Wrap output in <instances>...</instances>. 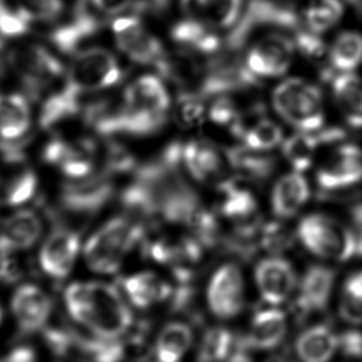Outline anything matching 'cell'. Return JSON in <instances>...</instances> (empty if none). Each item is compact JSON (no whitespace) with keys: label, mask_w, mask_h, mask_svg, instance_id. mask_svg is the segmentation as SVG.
Here are the masks:
<instances>
[{"label":"cell","mask_w":362,"mask_h":362,"mask_svg":"<svg viewBox=\"0 0 362 362\" xmlns=\"http://www.w3.org/2000/svg\"><path fill=\"white\" fill-rule=\"evenodd\" d=\"M64 302L70 317L95 337L120 340L133 327V313L112 284L72 283L65 289Z\"/></svg>","instance_id":"obj_1"},{"label":"cell","mask_w":362,"mask_h":362,"mask_svg":"<svg viewBox=\"0 0 362 362\" xmlns=\"http://www.w3.org/2000/svg\"><path fill=\"white\" fill-rule=\"evenodd\" d=\"M122 103L123 134L146 137L165 127L171 98L160 76L144 74L127 87Z\"/></svg>","instance_id":"obj_2"},{"label":"cell","mask_w":362,"mask_h":362,"mask_svg":"<svg viewBox=\"0 0 362 362\" xmlns=\"http://www.w3.org/2000/svg\"><path fill=\"white\" fill-rule=\"evenodd\" d=\"M146 227L144 221L131 215L110 219L85 245L87 266L97 274H116L127 255L141 245Z\"/></svg>","instance_id":"obj_3"},{"label":"cell","mask_w":362,"mask_h":362,"mask_svg":"<svg viewBox=\"0 0 362 362\" xmlns=\"http://www.w3.org/2000/svg\"><path fill=\"white\" fill-rule=\"evenodd\" d=\"M298 238L313 255L329 261L346 262L362 255V242L354 229L325 214L300 221Z\"/></svg>","instance_id":"obj_4"},{"label":"cell","mask_w":362,"mask_h":362,"mask_svg":"<svg viewBox=\"0 0 362 362\" xmlns=\"http://www.w3.org/2000/svg\"><path fill=\"white\" fill-rule=\"evenodd\" d=\"M279 116L300 132H317L325 124V107L318 87L301 78L283 81L272 93Z\"/></svg>","instance_id":"obj_5"},{"label":"cell","mask_w":362,"mask_h":362,"mask_svg":"<svg viewBox=\"0 0 362 362\" xmlns=\"http://www.w3.org/2000/svg\"><path fill=\"white\" fill-rule=\"evenodd\" d=\"M299 18L295 8L284 0H251L242 16L225 40L227 50L238 51L248 44L257 31L298 30Z\"/></svg>","instance_id":"obj_6"},{"label":"cell","mask_w":362,"mask_h":362,"mask_svg":"<svg viewBox=\"0 0 362 362\" xmlns=\"http://www.w3.org/2000/svg\"><path fill=\"white\" fill-rule=\"evenodd\" d=\"M44 341L55 356L67 362H122L125 357L121 340L81 335L62 327L45 329Z\"/></svg>","instance_id":"obj_7"},{"label":"cell","mask_w":362,"mask_h":362,"mask_svg":"<svg viewBox=\"0 0 362 362\" xmlns=\"http://www.w3.org/2000/svg\"><path fill=\"white\" fill-rule=\"evenodd\" d=\"M122 78V67L112 52L100 47H87L74 54L65 81L80 95H84L112 88Z\"/></svg>","instance_id":"obj_8"},{"label":"cell","mask_w":362,"mask_h":362,"mask_svg":"<svg viewBox=\"0 0 362 362\" xmlns=\"http://www.w3.org/2000/svg\"><path fill=\"white\" fill-rule=\"evenodd\" d=\"M8 59L32 97L64 76L61 62L40 45H19L10 51Z\"/></svg>","instance_id":"obj_9"},{"label":"cell","mask_w":362,"mask_h":362,"mask_svg":"<svg viewBox=\"0 0 362 362\" xmlns=\"http://www.w3.org/2000/svg\"><path fill=\"white\" fill-rule=\"evenodd\" d=\"M295 50L293 38L282 31H269L249 46L245 63L257 78H279L288 71Z\"/></svg>","instance_id":"obj_10"},{"label":"cell","mask_w":362,"mask_h":362,"mask_svg":"<svg viewBox=\"0 0 362 362\" xmlns=\"http://www.w3.org/2000/svg\"><path fill=\"white\" fill-rule=\"evenodd\" d=\"M112 32L119 50L139 65L156 66L167 51L148 25L134 15L117 17Z\"/></svg>","instance_id":"obj_11"},{"label":"cell","mask_w":362,"mask_h":362,"mask_svg":"<svg viewBox=\"0 0 362 362\" xmlns=\"http://www.w3.org/2000/svg\"><path fill=\"white\" fill-rule=\"evenodd\" d=\"M114 178L115 176L100 170L88 177L66 185L61 195L64 213L85 218L97 214L115 195Z\"/></svg>","instance_id":"obj_12"},{"label":"cell","mask_w":362,"mask_h":362,"mask_svg":"<svg viewBox=\"0 0 362 362\" xmlns=\"http://www.w3.org/2000/svg\"><path fill=\"white\" fill-rule=\"evenodd\" d=\"M206 303L211 314L221 320H231L242 313L244 279L235 264L221 266L211 276L206 288Z\"/></svg>","instance_id":"obj_13"},{"label":"cell","mask_w":362,"mask_h":362,"mask_svg":"<svg viewBox=\"0 0 362 362\" xmlns=\"http://www.w3.org/2000/svg\"><path fill=\"white\" fill-rule=\"evenodd\" d=\"M99 154V146L93 140L54 139L45 148L44 159L70 180H78L93 174Z\"/></svg>","instance_id":"obj_14"},{"label":"cell","mask_w":362,"mask_h":362,"mask_svg":"<svg viewBox=\"0 0 362 362\" xmlns=\"http://www.w3.org/2000/svg\"><path fill=\"white\" fill-rule=\"evenodd\" d=\"M255 278L259 296L272 306L286 302L298 285L295 268L280 257L262 259L255 267Z\"/></svg>","instance_id":"obj_15"},{"label":"cell","mask_w":362,"mask_h":362,"mask_svg":"<svg viewBox=\"0 0 362 362\" xmlns=\"http://www.w3.org/2000/svg\"><path fill=\"white\" fill-rule=\"evenodd\" d=\"M53 304L48 293L33 284H23L14 291L11 310L21 333L44 331L52 314Z\"/></svg>","instance_id":"obj_16"},{"label":"cell","mask_w":362,"mask_h":362,"mask_svg":"<svg viewBox=\"0 0 362 362\" xmlns=\"http://www.w3.org/2000/svg\"><path fill=\"white\" fill-rule=\"evenodd\" d=\"M362 180V148L354 144L339 146L317 172V183L325 191H338Z\"/></svg>","instance_id":"obj_17"},{"label":"cell","mask_w":362,"mask_h":362,"mask_svg":"<svg viewBox=\"0 0 362 362\" xmlns=\"http://www.w3.org/2000/svg\"><path fill=\"white\" fill-rule=\"evenodd\" d=\"M78 251V234L68 228H57L47 238L40 249V267L50 278L64 280L71 272Z\"/></svg>","instance_id":"obj_18"},{"label":"cell","mask_w":362,"mask_h":362,"mask_svg":"<svg viewBox=\"0 0 362 362\" xmlns=\"http://www.w3.org/2000/svg\"><path fill=\"white\" fill-rule=\"evenodd\" d=\"M336 272L323 265L310 266L302 276L295 310L300 318L325 312L335 286Z\"/></svg>","instance_id":"obj_19"},{"label":"cell","mask_w":362,"mask_h":362,"mask_svg":"<svg viewBox=\"0 0 362 362\" xmlns=\"http://www.w3.org/2000/svg\"><path fill=\"white\" fill-rule=\"evenodd\" d=\"M202 57L178 48L177 50L165 51L155 67L163 80L177 86L180 91L199 93L206 67V61Z\"/></svg>","instance_id":"obj_20"},{"label":"cell","mask_w":362,"mask_h":362,"mask_svg":"<svg viewBox=\"0 0 362 362\" xmlns=\"http://www.w3.org/2000/svg\"><path fill=\"white\" fill-rule=\"evenodd\" d=\"M101 28V21L95 13L89 11L87 0H80L74 17L65 25L57 27L50 34L52 44L65 54H76Z\"/></svg>","instance_id":"obj_21"},{"label":"cell","mask_w":362,"mask_h":362,"mask_svg":"<svg viewBox=\"0 0 362 362\" xmlns=\"http://www.w3.org/2000/svg\"><path fill=\"white\" fill-rule=\"evenodd\" d=\"M344 135V132L333 129L320 133L318 131L299 132L283 141V155L293 171L302 173L312 167L323 146L338 141Z\"/></svg>","instance_id":"obj_22"},{"label":"cell","mask_w":362,"mask_h":362,"mask_svg":"<svg viewBox=\"0 0 362 362\" xmlns=\"http://www.w3.org/2000/svg\"><path fill=\"white\" fill-rule=\"evenodd\" d=\"M216 31L197 17H187L174 25L171 37L178 48L208 57L221 52L225 45Z\"/></svg>","instance_id":"obj_23"},{"label":"cell","mask_w":362,"mask_h":362,"mask_svg":"<svg viewBox=\"0 0 362 362\" xmlns=\"http://www.w3.org/2000/svg\"><path fill=\"white\" fill-rule=\"evenodd\" d=\"M223 163L221 153L211 142L192 140L182 144L183 169L199 182L211 183L221 180Z\"/></svg>","instance_id":"obj_24"},{"label":"cell","mask_w":362,"mask_h":362,"mask_svg":"<svg viewBox=\"0 0 362 362\" xmlns=\"http://www.w3.org/2000/svg\"><path fill=\"white\" fill-rule=\"evenodd\" d=\"M242 178L221 180L218 182L221 200L219 214L233 225L248 223L259 218L257 216V198L249 187L242 185Z\"/></svg>","instance_id":"obj_25"},{"label":"cell","mask_w":362,"mask_h":362,"mask_svg":"<svg viewBox=\"0 0 362 362\" xmlns=\"http://www.w3.org/2000/svg\"><path fill=\"white\" fill-rule=\"evenodd\" d=\"M123 293L129 303L146 310L171 298L173 287L154 272H142L121 279Z\"/></svg>","instance_id":"obj_26"},{"label":"cell","mask_w":362,"mask_h":362,"mask_svg":"<svg viewBox=\"0 0 362 362\" xmlns=\"http://www.w3.org/2000/svg\"><path fill=\"white\" fill-rule=\"evenodd\" d=\"M339 334L329 323H318L301 332L295 342L300 362H329L338 352Z\"/></svg>","instance_id":"obj_27"},{"label":"cell","mask_w":362,"mask_h":362,"mask_svg":"<svg viewBox=\"0 0 362 362\" xmlns=\"http://www.w3.org/2000/svg\"><path fill=\"white\" fill-rule=\"evenodd\" d=\"M42 231V221L33 211L23 210L6 219L0 230V253L31 248Z\"/></svg>","instance_id":"obj_28"},{"label":"cell","mask_w":362,"mask_h":362,"mask_svg":"<svg viewBox=\"0 0 362 362\" xmlns=\"http://www.w3.org/2000/svg\"><path fill=\"white\" fill-rule=\"evenodd\" d=\"M287 329L284 312L276 308H265L253 315L247 337L255 351H272L284 341Z\"/></svg>","instance_id":"obj_29"},{"label":"cell","mask_w":362,"mask_h":362,"mask_svg":"<svg viewBox=\"0 0 362 362\" xmlns=\"http://www.w3.org/2000/svg\"><path fill=\"white\" fill-rule=\"evenodd\" d=\"M225 154L228 163L238 177L248 182H265L276 169L274 157L244 144L227 148Z\"/></svg>","instance_id":"obj_30"},{"label":"cell","mask_w":362,"mask_h":362,"mask_svg":"<svg viewBox=\"0 0 362 362\" xmlns=\"http://www.w3.org/2000/svg\"><path fill=\"white\" fill-rule=\"evenodd\" d=\"M310 185L299 172L287 174L276 181L272 195V208L279 218H291L310 199Z\"/></svg>","instance_id":"obj_31"},{"label":"cell","mask_w":362,"mask_h":362,"mask_svg":"<svg viewBox=\"0 0 362 362\" xmlns=\"http://www.w3.org/2000/svg\"><path fill=\"white\" fill-rule=\"evenodd\" d=\"M83 115L87 127L100 137L110 139L123 134L122 95L99 98L85 106Z\"/></svg>","instance_id":"obj_32"},{"label":"cell","mask_w":362,"mask_h":362,"mask_svg":"<svg viewBox=\"0 0 362 362\" xmlns=\"http://www.w3.org/2000/svg\"><path fill=\"white\" fill-rule=\"evenodd\" d=\"M192 327L182 321L168 323L157 336L154 362H180L193 344Z\"/></svg>","instance_id":"obj_33"},{"label":"cell","mask_w":362,"mask_h":362,"mask_svg":"<svg viewBox=\"0 0 362 362\" xmlns=\"http://www.w3.org/2000/svg\"><path fill=\"white\" fill-rule=\"evenodd\" d=\"M334 95L349 124L362 129V78L344 72L333 80Z\"/></svg>","instance_id":"obj_34"},{"label":"cell","mask_w":362,"mask_h":362,"mask_svg":"<svg viewBox=\"0 0 362 362\" xmlns=\"http://www.w3.org/2000/svg\"><path fill=\"white\" fill-rule=\"evenodd\" d=\"M81 95L64 82L63 87L45 102L40 122L44 129H52L80 112Z\"/></svg>","instance_id":"obj_35"},{"label":"cell","mask_w":362,"mask_h":362,"mask_svg":"<svg viewBox=\"0 0 362 362\" xmlns=\"http://www.w3.org/2000/svg\"><path fill=\"white\" fill-rule=\"evenodd\" d=\"M215 30H231L240 21L245 0H187Z\"/></svg>","instance_id":"obj_36"},{"label":"cell","mask_w":362,"mask_h":362,"mask_svg":"<svg viewBox=\"0 0 362 362\" xmlns=\"http://www.w3.org/2000/svg\"><path fill=\"white\" fill-rule=\"evenodd\" d=\"M30 108L21 95H0V136L16 139L27 133L30 127Z\"/></svg>","instance_id":"obj_37"},{"label":"cell","mask_w":362,"mask_h":362,"mask_svg":"<svg viewBox=\"0 0 362 362\" xmlns=\"http://www.w3.org/2000/svg\"><path fill=\"white\" fill-rule=\"evenodd\" d=\"M329 61L340 74L356 69L362 63L361 34L355 31L340 33L332 45Z\"/></svg>","instance_id":"obj_38"},{"label":"cell","mask_w":362,"mask_h":362,"mask_svg":"<svg viewBox=\"0 0 362 362\" xmlns=\"http://www.w3.org/2000/svg\"><path fill=\"white\" fill-rule=\"evenodd\" d=\"M344 12L341 0H315L305 11L308 29L317 34L325 33L336 25Z\"/></svg>","instance_id":"obj_39"},{"label":"cell","mask_w":362,"mask_h":362,"mask_svg":"<svg viewBox=\"0 0 362 362\" xmlns=\"http://www.w3.org/2000/svg\"><path fill=\"white\" fill-rule=\"evenodd\" d=\"M338 312L344 322L362 325V272L349 276L344 283Z\"/></svg>","instance_id":"obj_40"},{"label":"cell","mask_w":362,"mask_h":362,"mask_svg":"<svg viewBox=\"0 0 362 362\" xmlns=\"http://www.w3.org/2000/svg\"><path fill=\"white\" fill-rule=\"evenodd\" d=\"M234 332L225 327H212L204 333L198 351L197 362H225Z\"/></svg>","instance_id":"obj_41"},{"label":"cell","mask_w":362,"mask_h":362,"mask_svg":"<svg viewBox=\"0 0 362 362\" xmlns=\"http://www.w3.org/2000/svg\"><path fill=\"white\" fill-rule=\"evenodd\" d=\"M208 100L195 91H180L176 101V117L183 127L200 124L208 118Z\"/></svg>","instance_id":"obj_42"},{"label":"cell","mask_w":362,"mask_h":362,"mask_svg":"<svg viewBox=\"0 0 362 362\" xmlns=\"http://www.w3.org/2000/svg\"><path fill=\"white\" fill-rule=\"evenodd\" d=\"M293 235L291 230L280 221L263 223L261 231V247L272 255H280L293 246Z\"/></svg>","instance_id":"obj_43"},{"label":"cell","mask_w":362,"mask_h":362,"mask_svg":"<svg viewBox=\"0 0 362 362\" xmlns=\"http://www.w3.org/2000/svg\"><path fill=\"white\" fill-rule=\"evenodd\" d=\"M63 10L62 0H18L17 12L29 23L54 21Z\"/></svg>","instance_id":"obj_44"},{"label":"cell","mask_w":362,"mask_h":362,"mask_svg":"<svg viewBox=\"0 0 362 362\" xmlns=\"http://www.w3.org/2000/svg\"><path fill=\"white\" fill-rule=\"evenodd\" d=\"M28 31V21L13 12L4 0H0V35L4 37H16Z\"/></svg>","instance_id":"obj_45"},{"label":"cell","mask_w":362,"mask_h":362,"mask_svg":"<svg viewBox=\"0 0 362 362\" xmlns=\"http://www.w3.org/2000/svg\"><path fill=\"white\" fill-rule=\"evenodd\" d=\"M296 48L299 49L306 57H320L325 52V44L319 34L308 30H297L295 35Z\"/></svg>","instance_id":"obj_46"},{"label":"cell","mask_w":362,"mask_h":362,"mask_svg":"<svg viewBox=\"0 0 362 362\" xmlns=\"http://www.w3.org/2000/svg\"><path fill=\"white\" fill-rule=\"evenodd\" d=\"M338 351L346 358L362 359L361 332L352 329L339 334Z\"/></svg>","instance_id":"obj_47"},{"label":"cell","mask_w":362,"mask_h":362,"mask_svg":"<svg viewBox=\"0 0 362 362\" xmlns=\"http://www.w3.org/2000/svg\"><path fill=\"white\" fill-rule=\"evenodd\" d=\"M255 351L247 335L234 333L231 346L225 362H253Z\"/></svg>","instance_id":"obj_48"},{"label":"cell","mask_w":362,"mask_h":362,"mask_svg":"<svg viewBox=\"0 0 362 362\" xmlns=\"http://www.w3.org/2000/svg\"><path fill=\"white\" fill-rule=\"evenodd\" d=\"M134 1L135 0H90V4L100 14L118 17L133 6Z\"/></svg>","instance_id":"obj_49"},{"label":"cell","mask_w":362,"mask_h":362,"mask_svg":"<svg viewBox=\"0 0 362 362\" xmlns=\"http://www.w3.org/2000/svg\"><path fill=\"white\" fill-rule=\"evenodd\" d=\"M0 362H37V357L33 349L21 346L6 353L0 358Z\"/></svg>","instance_id":"obj_50"},{"label":"cell","mask_w":362,"mask_h":362,"mask_svg":"<svg viewBox=\"0 0 362 362\" xmlns=\"http://www.w3.org/2000/svg\"><path fill=\"white\" fill-rule=\"evenodd\" d=\"M169 0H135L134 6L144 8V10H148V8L159 10V8H165Z\"/></svg>","instance_id":"obj_51"},{"label":"cell","mask_w":362,"mask_h":362,"mask_svg":"<svg viewBox=\"0 0 362 362\" xmlns=\"http://www.w3.org/2000/svg\"><path fill=\"white\" fill-rule=\"evenodd\" d=\"M351 216H352L353 223H354V230L358 234L362 242V204L353 206Z\"/></svg>","instance_id":"obj_52"},{"label":"cell","mask_w":362,"mask_h":362,"mask_svg":"<svg viewBox=\"0 0 362 362\" xmlns=\"http://www.w3.org/2000/svg\"><path fill=\"white\" fill-rule=\"evenodd\" d=\"M0 49H1V42H0ZM6 61H4V57H0V81H1L2 78H4V74H6Z\"/></svg>","instance_id":"obj_53"},{"label":"cell","mask_w":362,"mask_h":362,"mask_svg":"<svg viewBox=\"0 0 362 362\" xmlns=\"http://www.w3.org/2000/svg\"><path fill=\"white\" fill-rule=\"evenodd\" d=\"M266 362H293V361H289V359L285 358V357L276 356V357H272V358H270L269 361H267Z\"/></svg>","instance_id":"obj_54"},{"label":"cell","mask_w":362,"mask_h":362,"mask_svg":"<svg viewBox=\"0 0 362 362\" xmlns=\"http://www.w3.org/2000/svg\"><path fill=\"white\" fill-rule=\"evenodd\" d=\"M2 320H4V313H2V310L0 308V325H1Z\"/></svg>","instance_id":"obj_55"}]
</instances>
